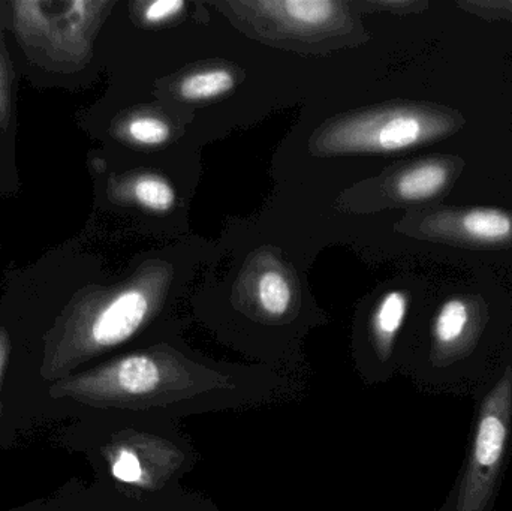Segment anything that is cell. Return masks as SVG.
I'll return each instance as SVG.
<instances>
[{"instance_id":"1","label":"cell","mask_w":512,"mask_h":511,"mask_svg":"<svg viewBox=\"0 0 512 511\" xmlns=\"http://www.w3.org/2000/svg\"><path fill=\"white\" fill-rule=\"evenodd\" d=\"M498 329L483 297H447L427 321L421 344L406 357V374L427 392L472 396L504 351Z\"/></svg>"},{"instance_id":"2","label":"cell","mask_w":512,"mask_h":511,"mask_svg":"<svg viewBox=\"0 0 512 511\" xmlns=\"http://www.w3.org/2000/svg\"><path fill=\"white\" fill-rule=\"evenodd\" d=\"M472 398L465 461L439 511H495L512 449V339Z\"/></svg>"},{"instance_id":"3","label":"cell","mask_w":512,"mask_h":511,"mask_svg":"<svg viewBox=\"0 0 512 511\" xmlns=\"http://www.w3.org/2000/svg\"><path fill=\"white\" fill-rule=\"evenodd\" d=\"M462 125L463 117L447 108L400 105L334 123L316 146L327 155L400 152L448 137Z\"/></svg>"},{"instance_id":"4","label":"cell","mask_w":512,"mask_h":511,"mask_svg":"<svg viewBox=\"0 0 512 511\" xmlns=\"http://www.w3.org/2000/svg\"><path fill=\"white\" fill-rule=\"evenodd\" d=\"M107 2L24 0L12 3L18 41L51 68H80L90 59L96 29Z\"/></svg>"},{"instance_id":"5","label":"cell","mask_w":512,"mask_h":511,"mask_svg":"<svg viewBox=\"0 0 512 511\" xmlns=\"http://www.w3.org/2000/svg\"><path fill=\"white\" fill-rule=\"evenodd\" d=\"M421 231L451 245L505 248L512 246V212L495 207H448L427 216Z\"/></svg>"},{"instance_id":"6","label":"cell","mask_w":512,"mask_h":511,"mask_svg":"<svg viewBox=\"0 0 512 511\" xmlns=\"http://www.w3.org/2000/svg\"><path fill=\"white\" fill-rule=\"evenodd\" d=\"M119 389L134 398L158 402L182 401L186 390H197V372L167 362L158 356L135 354L114 368Z\"/></svg>"},{"instance_id":"7","label":"cell","mask_w":512,"mask_h":511,"mask_svg":"<svg viewBox=\"0 0 512 511\" xmlns=\"http://www.w3.org/2000/svg\"><path fill=\"white\" fill-rule=\"evenodd\" d=\"M98 300L87 305L84 332L87 341L99 348L128 341L143 327L152 309L150 297L137 285Z\"/></svg>"},{"instance_id":"8","label":"cell","mask_w":512,"mask_h":511,"mask_svg":"<svg viewBox=\"0 0 512 511\" xmlns=\"http://www.w3.org/2000/svg\"><path fill=\"white\" fill-rule=\"evenodd\" d=\"M454 177V159L432 158L406 168L394 180V192L402 201L432 200L448 188Z\"/></svg>"},{"instance_id":"9","label":"cell","mask_w":512,"mask_h":511,"mask_svg":"<svg viewBox=\"0 0 512 511\" xmlns=\"http://www.w3.org/2000/svg\"><path fill=\"white\" fill-rule=\"evenodd\" d=\"M409 312V296L402 290L388 291L376 306L372 317V335L376 356L384 369H391L397 339Z\"/></svg>"},{"instance_id":"10","label":"cell","mask_w":512,"mask_h":511,"mask_svg":"<svg viewBox=\"0 0 512 511\" xmlns=\"http://www.w3.org/2000/svg\"><path fill=\"white\" fill-rule=\"evenodd\" d=\"M255 6L271 15L282 17L286 23L300 29H315L333 20L337 3L330 0H285V2H259Z\"/></svg>"},{"instance_id":"11","label":"cell","mask_w":512,"mask_h":511,"mask_svg":"<svg viewBox=\"0 0 512 511\" xmlns=\"http://www.w3.org/2000/svg\"><path fill=\"white\" fill-rule=\"evenodd\" d=\"M236 78L227 69H210L189 75L180 83L179 92L188 101H207L233 90Z\"/></svg>"},{"instance_id":"12","label":"cell","mask_w":512,"mask_h":511,"mask_svg":"<svg viewBox=\"0 0 512 511\" xmlns=\"http://www.w3.org/2000/svg\"><path fill=\"white\" fill-rule=\"evenodd\" d=\"M256 294H258V302L262 311L271 317H280V315L286 314L291 306V285L282 273L274 272V270L265 272L261 276Z\"/></svg>"},{"instance_id":"13","label":"cell","mask_w":512,"mask_h":511,"mask_svg":"<svg viewBox=\"0 0 512 511\" xmlns=\"http://www.w3.org/2000/svg\"><path fill=\"white\" fill-rule=\"evenodd\" d=\"M132 195L135 200L153 212H168L176 203L173 186L162 177L146 174L132 183Z\"/></svg>"},{"instance_id":"14","label":"cell","mask_w":512,"mask_h":511,"mask_svg":"<svg viewBox=\"0 0 512 511\" xmlns=\"http://www.w3.org/2000/svg\"><path fill=\"white\" fill-rule=\"evenodd\" d=\"M125 134L134 143L143 144V146H159L170 140L171 129L168 123L158 117L140 116L126 123Z\"/></svg>"},{"instance_id":"15","label":"cell","mask_w":512,"mask_h":511,"mask_svg":"<svg viewBox=\"0 0 512 511\" xmlns=\"http://www.w3.org/2000/svg\"><path fill=\"white\" fill-rule=\"evenodd\" d=\"M111 471L119 482L128 483V485H140L144 476H146V470H144L140 456L134 450L129 449L122 450L117 455Z\"/></svg>"},{"instance_id":"16","label":"cell","mask_w":512,"mask_h":511,"mask_svg":"<svg viewBox=\"0 0 512 511\" xmlns=\"http://www.w3.org/2000/svg\"><path fill=\"white\" fill-rule=\"evenodd\" d=\"M185 6V2L182 0H158V2L149 3L144 8L143 17L149 23H164L180 14Z\"/></svg>"},{"instance_id":"17","label":"cell","mask_w":512,"mask_h":511,"mask_svg":"<svg viewBox=\"0 0 512 511\" xmlns=\"http://www.w3.org/2000/svg\"><path fill=\"white\" fill-rule=\"evenodd\" d=\"M9 113V68L5 54L0 50V128L8 122Z\"/></svg>"},{"instance_id":"18","label":"cell","mask_w":512,"mask_h":511,"mask_svg":"<svg viewBox=\"0 0 512 511\" xmlns=\"http://www.w3.org/2000/svg\"><path fill=\"white\" fill-rule=\"evenodd\" d=\"M507 6H510V8L512 9V3H508V5H507Z\"/></svg>"}]
</instances>
